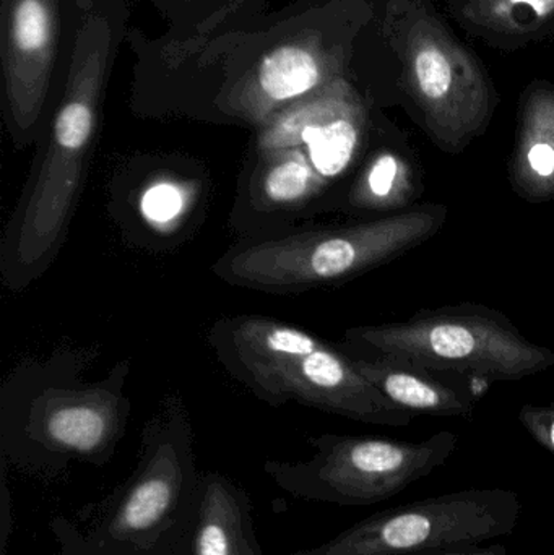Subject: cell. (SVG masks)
Masks as SVG:
<instances>
[{
  "instance_id": "5bb4252c",
  "label": "cell",
  "mask_w": 554,
  "mask_h": 555,
  "mask_svg": "<svg viewBox=\"0 0 554 555\" xmlns=\"http://www.w3.org/2000/svg\"><path fill=\"white\" fill-rule=\"evenodd\" d=\"M507 179L527 204L554 201V85L549 81H533L520 96Z\"/></svg>"
},
{
  "instance_id": "4fadbf2b",
  "label": "cell",
  "mask_w": 554,
  "mask_h": 555,
  "mask_svg": "<svg viewBox=\"0 0 554 555\" xmlns=\"http://www.w3.org/2000/svg\"><path fill=\"white\" fill-rule=\"evenodd\" d=\"M175 555H262L249 494L218 473H202L197 499Z\"/></svg>"
},
{
  "instance_id": "d6986e66",
  "label": "cell",
  "mask_w": 554,
  "mask_h": 555,
  "mask_svg": "<svg viewBox=\"0 0 554 555\" xmlns=\"http://www.w3.org/2000/svg\"><path fill=\"white\" fill-rule=\"evenodd\" d=\"M184 207V194L178 185L158 184L146 192L142 201V210L149 220L155 223H168L178 217Z\"/></svg>"
},
{
  "instance_id": "30bf717a",
  "label": "cell",
  "mask_w": 554,
  "mask_h": 555,
  "mask_svg": "<svg viewBox=\"0 0 554 555\" xmlns=\"http://www.w3.org/2000/svg\"><path fill=\"white\" fill-rule=\"evenodd\" d=\"M113 380L83 390L42 391L26 420V436L42 450L103 465L114 453L126 427V398Z\"/></svg>"
},
{
  "instance_id": "e0dca14e",
  "label": "cell",
  "mask_w": 554,
  "mask_h": 555,
  "mask_svg": "<svg viewBox=\"0 0 554 555\" xmlns=\"http://www.w3.org/2000/svg\"><path fill=\"white\" fill-rule=\"evenodd\" d=\"M471 35L504 51L554 36V0H445Z\"/></svg>"
},
{
  "instance_id": "9a60e30c",
  "label": "cell",
  "mask_w": 554,
  "mask_h": 555,
  "mask_svg": "<svg viewBox=\"0 0 554 555\" xmlns=\"http://www.w3.org/2000/svg\"><path fill=\"white\" fill-rule=\"evenodd\" d=\"M353 358L358 371L387 400L409 413L438 417L474 416V398L461 388L445 384L433 371L390 354Z\"/></svg>"
},
{
  "instance_id": "44dd1931",
  "label": "cell",
  "mask_w": 554,
  "mask_h": 555,
  "mask_svg": "<svg viewBox=\"0 0 554 555\" xmlns=\"http://www.w3.org/2000/svg\"><path fill=\"white\" fill-rule=\"evenodd\" d=\"M422 555H507L504 544H490V546L464 547V550L439 551Z\"/></svg>"
},
{
  "instance_id": "8992f818",
  "label": "cell",
  "mask_w": 554,
  "mask_h": 555,
  "mask_svg": "<svg viewBox=\"0 0 554 555\" xmlns=\"http://www.w3.org/2000/svg\"><path fill=\"white\" fill-rule=\"evenodd\" d=\"M345 338L373 354L484 384L519 382L554 367L552 349L527 339L506 313L474 302L423 309L403 322L355 326Z\"/></svg>"
},
{
  "instance_id": "7c38bea8",
  "label": "cell",
  "mask_w": 554,
  "mask_h": 555,
  "mask_svg": "<svg viewBox=\"0 0 554 555\" xmlns=\"http://www.w3.org/2000/svg\"><path fill=\"white\" fill-rule=\"evenodd\" d=\"M335 59L315 39L273 49L228 96V109L262 127L276 114L340 78Z\"/></svg>"
},
{
  "instance_id": "52a82bcc",
  "label": "cell",
  "mask_w": 554,
  "mask_h": 555,
  "mask_svg": "<svg viewBox=\"0 0 554 555\" xmlns=\"http://www.w3.org/2000/svg\"><path fill=\"white\" fill-rule=\"evenodd\" d=\"M308 462L270 460L263 472L283 491L306 501L368 507L396 498L428 478L454 455L459 436L449 430L422 442L370 436H325L309 440Z\"/></svg>"
},
{
  "instance_id": "2e32d148",
  "label": "cell",
  "mask_w": 554,
  "mask_h": 555,
  "mask_svg": "<svg viewBox=\"0 0 554 555\" xmlns=\"http://www.w3.org/2000/svg\"><path fill=\"white\" fill-rule=\"evenodd\" d=\"M423 192L422 165L405 137L381 143L368 155L348 192V205L368 214L396 215L418 205Z\"/></svg>"
},
{
  "instance_id": "9c48e42d",
  "label": "cell",
  "mask_w": 554,
  "mask_h": 555,
  "mask_svg": "<svg viewBox=\"0 0 554 555\" xmlns=\"http://www.w3.org/2000/svg\"><path fill=\"white\" fill-rule=\"evenodd\" d=\"M370 132V113L344 77L298 101L259 127L257 150L301 149L328 182L360 158Z\"/></svg>"
},
{
  "instance_id": "277c9868",
  "label": "cell",
  "mask_w": 554,
  "mask_h": 555,
  "mask_svg": "<svg viewBox=\"0 0 554 555\" xmlns=\"http://www.w3.org/2000/svg\"><path fill=\"white\" fill-rule=\"evenodd\" d=\"M448 218L445 204H418L368 223L247 244L227 254L215 270L237 286L272 293L342 283L428 243Z\"/></svg>"
},
{
  "instance_id": "ffe728a7",
  "label": "cell",
  "mask_w": 554,
  "mask_h": 555,
  "mask_svg": "<svg viewBox=\"0 0 554 555\" xmlns=\"http://www.w3.org/2000/svg\"><path fill=\"white\" fill-rule=\"evenodd\" d=\"M519 421L532 439L554 455V401L549 404H524Z\"/></svg>"
},
{
  "instance_id": "5b68a950",
  "label": "cell",
  "mask_w": 554,
  "mask_h": 555,
  "mask_svg": "<svg viewBox=\"0 0 554 555\" xmlns=\"http://www.w3.org/2000/svg\"><path fill=\"white\" fill-rule=\"evenodd\" d=\"M387 12L416 120L441 152L459 155L487 132L500 104L497 88L429 0H390Z\"/></svg>"
},
{
  "instance_id": "8fae6325",
  "label": "cell",
  "mask_w": 554,
  "mask_h": 555,
  "mask_svg": "<svg viewBox=\"0 0 554 555\" xmlns=\"http://www.w3.org/2000/svg\"><path fill=\"white\" fill-rule=\"evenodd\" d=\"M55 0H2V68L7 109L28 132L41 116L57 51Z\"/></svg>"
},
{
  "instance_id": "ac0fdd59",
  "label": "cell",
  "mask_w": 554,
  "mask_h": 555,
  "mask_svg": "<svg viewBox=\"0 0 554 555\" xmlns=\"http://www.w3.org/2000/svg\"><path fill=\"white\" fill-rule=\"evenodd\" d=\"M257 175V198L269 210H292L311 202L328 181L301 149L262 153Z\"/></svg>"
},
{
  "instance_id": "6da1fadb",
  "label": "cell",
  "mask_w": 554,
  "mask_h": 555,
  "mask_svg": "<svg viewBox=\"0 0 554 555\" xmlns=\"http://www.w3.org/2000/svg\"><path fill=\"white\" fill-rule=\"evenodd\" d=\"M201 475L184 406L172 400L146 426L129 479L88 517L55 521L57 555H175Z\"/></svg>"
},
{
  "instance_id": "ba28073f",
  "label": "cell",
  "mask_w": 554,
  "mask_h": 555,
  "mask_svg": "<svg viewBox=\"0 0 554 555\" xmlns=\"http://www.w3.org/2000/svg\"><path fill=\"white\" fill-rule=\"evenodd\" d=\"M523 502L510 489H467L377 512L334 540L293 555H422L511 537Z\"/></svg>"
},
{
  "instance_id": "7a4b0ae2",
  "label": "cell",
  "mask_w": 554,
  "mask_h": 555,
  "mask_svg": "<svg viewBox=\"0 0 554 555\" xmlns=\"http://www.w3.org/2000/svg\"><path fill=\"white\" fill-rule=\"evenodd\" d=\"M220 358L257 397L318 408L377 426L407 427L416 414L387 400L342 354L318 336L266 317H237L217 330Z\"/></svg>"
},
{
  "instance_id": "3957f363",
  "label": "cell",
  "mask_w": 554,
  "mask_h": 555,
  "mask_svg": "<svg viewBox=\"0 0 554 555\" xmlns=\"http://www.w3.org/2000/svg\"><path fill=\"white\" fill-rule=\"evenodd\" d=\"M111 44L109 22L98 12L83 13L75 31L64 98L55 113L38 175L10 234L12 262L20 269L42 266L55 253L70 223L96 133Z\"/></svg>"
}]
</instances>
